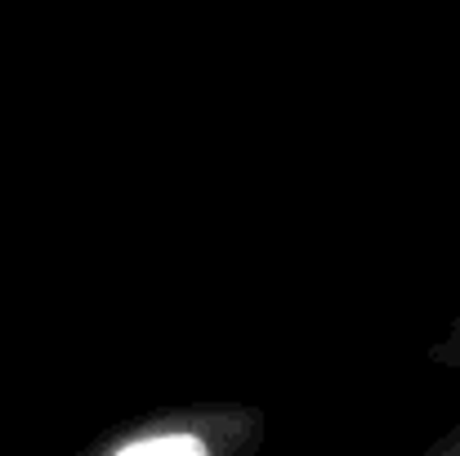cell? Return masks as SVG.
<instances>
[{
	"mask_svg": "<svg viewBox=\"0 0 460 456\" xmlns=\"http://www.w3.org/2000/svg\"><path fill=\"white\" fill-rule=\"evenodd\" d=\"M264 434L255 412L237 407H192V412H165L144 416L139 425L103 439L99 456H233L255 448Z\"/></svg>",
	"mask_w": 460,
	"mask_h": 456,
	"instance_id": "obj_1",
	"label": "cell"
},
{
	"mask_svg": "<svg viewBox=\"0 0 460 456\" xmlns=\"http://www.w3.org/2000/svg\"><path fill=\"white\" fill-rule=\"evenodd\" d=\"M438 358H452V362H460V331L452 335V340H447V344H443V349H438ZM434 452H456L460 456V430L452 434V439H447V443H438Z\"/></svg>",
	"mask_w": 460,
	"mask_h": 456,
	"instance_id": "obj_2",
	"label": "cell"
}]
</instances>
